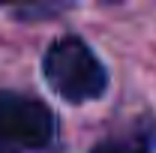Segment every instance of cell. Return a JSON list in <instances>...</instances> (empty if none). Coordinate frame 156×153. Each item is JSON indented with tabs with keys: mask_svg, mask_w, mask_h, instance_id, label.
<instances>
[{
	"mask_svg": "<svg viewBox=\"0 0 156 153\" xmlns=\"http://www.w3.org/2000/svg\"><path fill=\"white\" fill-rule=\"evenodd\" d=\"M0 3H15V0H0Z\"/></svg>",
	"mask_w": 156,
	"mask_h": 153,
	"instance_id": "cell-4",
	"label": "cell"
},
{
	"mask_svg": "<svg viewBox=\"0 0 156 153\" xmlns=\"http://www.w3.org/2000/svg\"><path fill=\"white\" fill-rule=\"evenodd\" d=\"M156 150V123L144 120L117 135L102 138L90 153H153Z\"/></svg>",
	"mask_w": 156,
	"mask_h": 153,
	"instance_id": "cell-3",
	"label": "cell"
},
{
	"mask_svg": "<svg viewBox=\"0 0 156 153\" xmlns=\"http://www.w3.org/2000/svg\"><path fill=\"white\" fill-rule=\"evenodd\" d=\"M57 132L54 114L45 102L21 93H0V144L45 150Z\"/></svg>",
	"mask_w": 156,
	"mask_h": 153,
	"instance_id": "cell-2",
	"label": "cell"
},
{
	"mask_svg": "<svg viewBox=\"0 0 156 153\" xmlns=\"http://www.w3.org/2000/svg\"><path fill=\"white\" fill-rule=\"evenodd\" d=\"M42 72L48 87L66 102L99 99L108 87L105 66L81 36H63L51 42L42 60Z\"/></svg>",
	"mask_w": 156,
	"mask_h": 153,
	"instance_id": "cell-1",
	"label": "cell"
}]
</instances>
